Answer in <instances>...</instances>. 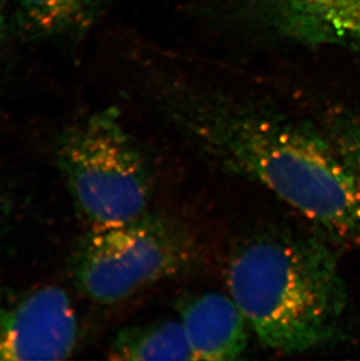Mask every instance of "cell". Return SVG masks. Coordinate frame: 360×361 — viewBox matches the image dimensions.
I'll use <instances>...</instances> for the list:
<instances>
[{
	"label": "cell",
	"mask_w": 360,
	"mask_h": 361,
	"mask_svg": "<svg viewBox=\"0 0 360 361\" xmlns=\"http://www.w3.org/2000/svg\"><path fill=\"white\" fill-rule=\"evenodd\" d=\"M240 16L274 38L360 51V0H240Z\"/></svg>",
	"instance_id": "cell-6"
},
{
	"label": "cell",
	"mask_w": 360,
	"mask_h": 361,
	"mask_svg": "<svg viewBox=\"0 0 360 361\" xmlns=\"http://www.w3.org/2000/svg\"><path fill=\"white\" fill-rule=\"evenodd\" d=\"M80 321L62 288L0 291V360H61L74 353Z\"/></svg>",
	"instance_id": "cell-5"
},
{
	"label": "cell",
	"mask_w": 360,
	"mask_h": 361,
	"mask_svg": "<svg viewBox=\"0 0 360 361\" xmlns=\"http://www.w3.org/2000/svg\"><path fill=\"white\" fill-rule=\"evenodd\" d=\"M1 219H3V206H1V202H0V226H1Z\"/></svg>",
	"instance_id": "cell-12"
},
{
	"label": "cell",
	"mask_w": 360,
	"mask_h": 361,
	"mask_svg": "<svg viewBox=\"0 0 360 361\" xmlns=\"http://www.w3.org/2000/svg\"><path fill=\"white\" fill-rule=\"evenodd\" d=\"M326 133L360 181V116L340 118Z\"/></svg>",
	"instance_id": "cell-10"
},
{
	"label": "cell",
	"mask_w": 360,
	"mask_h": 361,
	"mask_svg": "<svg viewBox=\"0 0 360 361\" xmlns=\"http://www.w3.org/2000/svg\"><path fill=\"white\" fill-rule=\"evenodd\" d=\"M193 234L167 215L146 212L117 225L88 227L71 259L75 286L96 303H119L162 281L198 268Z\"/></svg>",
	"instance_id": "cell-4"
},
{
	"label": "cell",
	"mask_w": 360,
	"mask_h": 361,
	"mask_svg": "<svg viewBox=\"0 0 360 361\" xmlns=\"http://www.w3.org/2000/svg\"><path fill=\"white\" fill-rule=\"evenodd\" d=\"M180 322L196 360H236L248 345V323L231 295L187 297L180 304Z\"/></svg>",
	"instance_id": "cell-7"
},
{
	"label": "cell",
	"mask_w": 360,
	"mask_h": 361,
	"mask_svg": "<svg viewBox=\"0 0 360 361\" xmlns=\"http://www.w3.org/2000/svg\"><path fill=\"white\" fill-rule=\"evenodd\" d=\"M109 358L115 360L196 361L183 324L177 319L126 327L109 346Z\"/></svg>",
	"instance_id": "cell-9"
},
{
	"label": "cell",
	"mask_w": 360,
	"mask_h": 361,
	"mask_svg": "<svg viewBox=\"0 0 360 361\" xmlns=\"http://www.w3.org/2000/svg\"><path fill=\"white\" fill-rule=\"evenodd\" d=\"M226 280L232 298L265 348L283 355L340 341L349 293L335 254L316 236L258 233L232 250Z\"/></svg>",
	"instance_id": "cell-2"
},
{
	"label": "cell",
	"mask_w": 360,
	"mask_h": 361,
	"mask_svg": "<svg viewBox=\"0 0 360 361\" xmlns=\"http://www.w3.org/2000/svg\"><path fill=\"white\" fill-rule=\"evenodd\" d=\"M5 35H6V19H5V14H4L3 8L0 5V51L3 48Z\"/></svg>",
	"instance_id": "cell-11"
},
{
	"label": "cell",
	"mask_w": 360,
	"mask_h": 361,
	"mask_svg": "<svg viewBox=\"0 0 360 361\" xmlns=\"http://www.w3.org/2000/svg\"><path fill=\"white\" fill-rule=\"evenodd\" d=\"M112 0H10L14 23L31 40L78 41L102 17Z\"/></svg>",
	"instance_id": "cell-8"
},
{
	"label": "cell",
	"mask_w": 360,
	"mask_h": 361,
	"mask_svg": "<svg viewBox=\"0 0 360 361\" xmlns=\"http://www.w3.org/2000/svg\"><path fill=\"white\" fill-rule=\"evenodd\" d=\"M156 92L167 120L212 161L263 185L329 235L360 247V181L328 133L186 80L160 81Z\"/></svg>",
	"instance_id": "cell-1"
},
{
	"label": "cell",
	"mask_w": 360,
	"mask_h": 361,
	"mask_svg": "<svg viewBox=\"0 0 360 361\" xmlns=\"http://www.w3.org/2000/svg\"><path fill=\"white\" fill-rule=\"evenodd\" d=\"M55 158L87 227L123 224L149 211L152 170L115 108L67 126L56 140Z\"/></svg>",
	"instance_id": "cell-3"
}]
</instances>
